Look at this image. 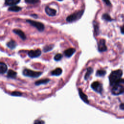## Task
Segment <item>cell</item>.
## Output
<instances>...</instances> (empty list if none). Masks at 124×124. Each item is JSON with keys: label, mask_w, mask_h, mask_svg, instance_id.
Returning <instances> with one entry per match:
<instances>
[{"label": "cell", "mask_w": 124, "mask_h": 124, "mask_svg": "<svg viewBox=\"0 0 124 124\" xmlns=\"http://www.w3.org/2000/svg\"><path fill=\"white\" fill-rule=\"evenodd\" d=\"M122 71L121 70H116L112 72L109 76L110 84L112 85H115L116 82L121 79L122 76Z\"/></svg>", "instance_id": "6da1fadb"}, {"label": "cell", "mask_w": 124, "mask_h": 124, "mask_svg": "<svg viewBox=\"0 0 124 124\" xmlns=\"http://www.w3.org/2000/svg\"><path fill=\"white\" fill-rule=\"evenodd\" d=\"M84 13V11L81 10L79 11L76 12H75L73 14L70 15L67 18V20L68 22L71 23L76 21V20L79 19L82 16Z\"/></svg>", "instance_id": "7a4b0ae2"}, {"label": "cell", "mask_w": 124, "mask_h": 124, "mask_svg": "<svg viewBox=\"0 0 124 124\" xmlns=\"http://www.w3.org/2000/svg\"><path fill=\"white\" fill-rule=\"evenodd\" d=\"M23 74L27 77L31 78H37L42 74V72L34 71L30 69H25L23 71Z\"/></svg>", "instance_id": "3957f363"}, {"label": "cell", "mask_w": 124, "mask_h": 124, "mask_svg": "<svg viewBox=\"0 0 124 124\" xmlns=\"http://www.w3.org/2000/svg\"><path fill=\"white\" fill-rule=\"evenodd\" d=\"M27 22H28L32 26L35 27L40 32H42L44 30L45 26L44 24L40 22L34 21V20H27Z\"/></svg>", "instance_id": "277c9868"}, {"label": "cell", "mask_w": 124, "mask_h": 124, "mask_svg": "<svg viewBox=\"0 0 124 124\" xmlns=\"http://www.w3.org/2000/svg\"><path fill=\"white\" fill-rule=\"evenodd\" d=\"M112 92L113 95H119L124 93V87L120 85H115L113 88Z\"/></svg>", "instance_id": "5b68a950"}, {"label": "cell", "mask_w": 124, "mask_h": 124, "mask_svg": "<svg viewBox=\"0 0 124 124\" xmlns=\"http://www.w3.org/2000/svg\"><path fill=\"white\" fill-rule=\"evenodd\" d=\"M92 89L97 93H101L102 91V87L101 85L98 81H95L91 85Z\"/></svg>", "instance_id": "8992f818"}, {"label": "cell", "mask_w": 124, "mask_h": 124, "mask_svg": "<svg viewBox=\"0 0 124 124\" xmlns=\"http://www.w3.org/2000/svg\"><path fill=\"white\" fill-rule=\"evenodd\" d=\"M41 54V51L39 49H37L35 51L31 50L29 51L28 53V56L31 58L38 57L39 56H40Z\"/></svg>", "instance_id": "52a82bcc"}, {"label": "cell", "mask_w": 124, "mask_h": 124, "mask_svg": "<svg viewBox=\"0 0 124 124\" xmlns=\"http://www.w3.org/2000/svg\"><path fill=\"white\" fill-rule=\"evenodd\" d=\"M98 51L100 52L105 51L107 50V48L105 44V40L104 39L100 40L98 45Z\"/></svg>", "instance_id": "ba28073f"}, {"label": "cell", "mask_w": 124, "mask_h": 124, "mask_svg": "<svg viewBox=\"0 0 124 124\" xmlns=\"http://www.w3.org/2000/svg\"><path fill=\"white\" fill-rule=\"evenodd\" d=\"M45 12L48 15L51 17L54 16L56 14V11L55 9L51 8L48 6L46 7Z\"/></svg>", "instance_id": "9c48e42d"}, {"label": "cell", "mask_w": 124, "mask_h": 124, "mask_svg": "<svg viewBox=\"0 0 124 124\" xmlns=\"http://www.w3.org/2000/svg\"><path fill=\"white\" fill-rule=\"evenodd\" d=\"M13 32L17 34L23 40H25L26 39V36L22 30L19 29H14L13 30Z\"/></svg>", "instance_id": "30bf717a"}, {"label": "cell", "mask_w": 124, "mask_h": 124, "mask_svg": "<svg viewBox=\"0 0 124 124\" xmlns=\"http://www.w3.org/2000/svg\"><path fill=\"white\" fill-rule=\"evenodd\" d=\"M79 95L80 96V98L83 100L86 103H89V100L88 99V97L82 91V90L80 89H79Z\"/></svg>", "instance_id": "8fae6325"}, {"label": "cell", "mask_w": 124, "mask_h": 124, "mask_svg": "<svg viewBox=\"0 0 124 124\" xmlns=\"http://www.w3.org/2000/svg\"><path fill=\"white\" fill-rule=\"evenodd\" d=\"M7 70V67L6 65L3 63V62H0V74L5 73Z\"/></svg>", "instance_id": "7c38bea8"}, {"label": "cell", "mask_w": 124, "mask_h": 124, "mask_svg": "<svg viewBox=\"0 0 124 124\" xmlns=\"http://www.w3.org/2000/svg\"><path fill=\"white\" fill-rule=\"evenodd\" d=\"M75 49L73 48H69L65 51V55L68 57H70L75 52Z\"/></svg>", "instance_id": "4fadbf2b"}, {"label": "cell", "mask_w": 124, "mask_h": 124, "mask_svg": "<svg viewBox=\"0 0 124 124\" xmlns=\"http://www.w3.org/2000/svg\"><path fill=\"white\" fill-rule=\"evenodd\" d=\"M20 2L19 0H7L5 2V4L7 6H15L18 3Z\"/></svg>", "instance_id": "5bb4252c"}, {"label": "cell", "mask_w": 124, "mask_h": 124, "mask_svg": "<svg viewBox=\"0 0 124 124\" xmlns=\"http://www.w3.org/2000/svg\"><path fill=\"white\" fill-rule=\"evenodd\" d=\"M50 81V79H40L39 80L36 81L35 82V85H41L42 84H46Z\"/></svg>", "instance_id": "9a60e30c"}, {"label": "cell", "mask_w": 124, "mask_h": 124, "mask_svg": "<svg viewBox=\"0 0 124 124\" xmlns=\"http://www.w3.org/2000/svg\"><path fill=\"white\" fill-rule=\"evenodd\" d=\"M7 46L11 49H14L16 47L17 43L15 41L11 40L7 43Z\"/></svg>", "instance_id": "2e32d148"}, {"label": "cell", "mask_w": 124, "mask_h": 124, "mask_svg": "<svg viewBox=\"0 0 124 124\" xmlns=\"http://www.w3.org/2000/svg\"><path fill=\"white\" fill-rule=\"evenodd\" d=\"M17 72L12 69H10L8 70V73H7V76L9 78H15L17 76Z\"/></svg>", "instance_id": "e0dca14e"}, {"label": "cell", "mask_w": 124, "mask_h": 124, "mask_svg": "<svg viewBox=\"0 0 124 124\" xmlns=\"http://www.w3.org/2000/svg\"><path fill=\"white\" fill-rule=\"evenodd\" d=\"M22 10V8L20 7H19L18 6H10L9 8H8V10L10 11H12V12H18L19 11H20Z\"/></svg>", "instance_id": "ac0fdd59"}, {"label": "cell", "mask_w": 124, "mask_h": 124, "mask_svg": "<svg viewBox=\"0 0 124 124\" xmlns=\"http://www.w3.org/2000/svg\"><path fill=\"white\" fill-rule=\"evenodd\" d=\"M62 73V70L60 68H57L51 72V74L54 76H59Z\"/></svg>", "instance_id": "d6986e66"}, {"label": "cell", "mask_w": 124, "mask_h": 124, "mask_svg": "<svg viewBox=\"0 0 124 124\" xmlns=\"http://www.w3.org/2000/svg\"><path fill=\"white\" fill-rule=\"evenodd\" d=\"M87 70V72L86 73V74H85V79H87L89 78L90 76L91 75V74L92 73V72L93 71V70L92 68H88Z\"/></svg>", "instance_id": "ffe728a7"}, {"label": "cell", "mask_w": 124, "mask_h": 124, "mask_svg": "<svg viewBox=\"0 0 124 124\" xmlns=\"http://www.w3.org/2000/svg\"><path fill=\"white\" fill-rule=\"evenodd\" d=\"M53 48V45H48L45 46L44 49H43V51L44 52H48L49 51H51Z\"/></svg>", "instance_id": "44dd1931"}, {"label": "cell", "mask_w": 124, "mask_h": 124, "mask_svg": "<svg viewBox=\"0 0 124 124\" xmlns=\"http://www.w3.org/2000/svg\"><path fill=\"white\" fill-rule=\"evenodd\" d=\"M106 71L104 70H99L96 72V75L97 76H103L106 74Z\"/></svg>", "instance_id": "7402d4cb"}, {"label": "cell", "mask_w": 124, "mask_h": 124, "mask_svg": "<svg viewBox=\"0 0 124 124\" xmlns=\"http://www.w3.org/2000/svg\"><path fill=\"white\" fill-rule=\"evenodd\" d=\"M102 17L104 19H105L106 20H107V21H111V20H113L111 17L108 14H105L103 15Z\"/></svg>", "instance_id": "603a6c76"}, {"label": "cell", "mask_w": 124, "mask_h": 124, "mask_svg": "<svg viewBox=\"0 0 124 124\" xmlns=\"http://www.w3.org/2000/svg\"><path fill=\"white\" fill-rule=\"evenodd\" d=\"M23 94L22 92H19V91H14L13 92L11 93V95L13 96H22Z\"/></svg>", "instance_id": "cb8c5ba5"}, {"label": "cell", "mask_w": 124, "mask_h": 124, "mask_svg": "<svg viewBox=\"0 0 124 124\" xmlns=\"http://www.w3.org/2000/svg\"><path fill=\"white\" fill-rule=\"evenodd\" d=\"M62 57H63V56H62V55L61 54L58 53L55 55L54 58L55 61H59L62 58Z\"/></svg>", "instance_id": "d4e9b609"}, {"label": "cell", "mask_w": 124, "mask_h": 124, "mask_svg": "<svg viewBox=\"0 0 124 124\" xmlns=\"http://www.w3.org/2000/svg\"><path fill=\"white\" fill-rule=\"evenodd\" d=\"M34 124H45V122L43 120H36L34 121Z\"/></svg>", "instance_id": "484cf974"}, {"label": "cell", "mask_w": 124, "mask_h": 124, "mask_svg": "<svg viewBox=\"0 0 124 124\" xmlns=\"http://www.w3.org/2000/svg\"><path fill=\"white\" fill-rule=\"evenodd\" d=\"M25 2L26 3L30 4H35L39 2V1H33V0H32V1H31V0H29V1H25Z\"/></svg>", "instance_id": "4316f807"}, {"label": "cell", "mask_w": 124, "mask_h": 124, "mask_svg": "<svg viewBox=\"0 0 124 124\" xmlns=\"http://www.w3.org/2000/svg\"><path fill=\"white\" fill-rule=\"evenodd\" d=\"M120 108L121 110H124V103H122L120 105Z\"/></svg>", "instance_id": "83f0119b"}, {"label": "cell", "mask_w": 124, "mask_h": 124, "mask_svg": "<svg viewBox=\"0 0 124 124\" xmlns=\"http://www.w3.org/2000/svg\"><path fill=\"white\" fill-rule=\"evenodd\" d=\"M121 33L123 34H124V24L122 26V27L121 28Z\"/></svg>", "instance_id": "f1b7e54d"}, {"label": "cell", "mask_w": 124, "mask_h": 124, "mask_svg": "<svg viewBox=\"0 0 124 124\" xmlns=\"http://www.w3.org/2000/svg\"><path fill=\"white\" fill-rule=\"evenodd\" d=\"M105 3H106V5H111V3H110V2H109V1H104Z\"/></svg>", "instance_id": "f546056e"}]
</instances>
